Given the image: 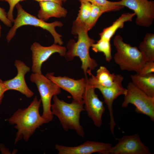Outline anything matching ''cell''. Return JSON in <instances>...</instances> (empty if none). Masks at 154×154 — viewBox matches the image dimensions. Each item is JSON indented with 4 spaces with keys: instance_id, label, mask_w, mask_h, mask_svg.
<instances>
[{
    "instance_id": "obj_1",
    "label": "cell",
    "mask_w": 154,
    "mask_h": 154,
    "mask_svg": "<svg viewBox=\"0 0 154 154\" xmlns=\"http://www.w3.org/2000/svg\"><path fill=\"white\" fill-rule=\"evenodd\" d=\"M41 101L35 96L30 104L24 109H19L6 120L17 130L15 139L16 144L23 138L27 141L35 130L43 124L48 123L41 116L39 109Z\"/></svg>"
},
{
    "instance_id": "obj_2",
    "label": "cell",
    "mask_w": 154,
    "mask_h": 154,
    "mask_svg": "<svg viewBox=\"0 0 154 154\" xmlns=\"http://www.w3.org/2000/svg\"><path fill=\"white\" fill-rule=\"evenodd\" d=\"M88 32L83 24L73 22L72 33L78 35V40L76 42L73 40L70 41L67 45L68 50L64 56L68 61L72 60L76 56L78 57L82 62L81 68L86 77L87 74L90 75L91 71L98 66L96 60L90 55V48L95 41L89 37Z\"/></svg>"
},
{
    "instance_id": "obj_3",
    "label": "cell",
    "mask_w": 154,
    "mask_h": 154,
    "mask_svg": "<svg viewBox=\"0 0 154 154\" xmlns=\"http://www.w3.org/2000/svg\"><path fill=\"white\" fill-rule=\"evenodd\" d=\"M53 100L52 113L58 117L63 129L74 130L79 136L84 137L85 132L80 122L81 113L85 110L83 102L73 100L68 103L60 100L56 95L53 96Z\"/></svg>"
},
{
    "instance_id": "obj_4",
    "label": "cell",
    "mask_w": 154,
    "mask_h": 154,
    "mask_svg": "<svg viewBox=\"0 0 154 154\" xmlns=\"http://www.w3.org/2000/svg\"><path fill=\"white\" fill-rule=\"evenodd\" d=\"M113 43L116 50L114 60L121 69L139 73L147 61L139 49L124 42L119 35L115 37Z\"/></svg>"
},
{
    "instance_id": "obj_5",
    "label": "cell",
    "mask_w": 154,
    "mask_h": 154,
    "mask_svg": "<svg viewBox=\"0 0 154 154\" xmlns=\"http://www.w3.org/2000/svg\"><path fill=\"white\" fill-rule=\"evenodd\" d=\"M15 7L17 11V16L13 26L7 35L6 38L8 42L13 38L19 28L23 25H30L47 30L53 37L54 44L60 45L63 44L62 35L57 32L55 29L56 27H60L63 25L61 22L56 21L51 23H47L26 12L19 3Z\"/></svg>"
},
{
    "instance_id": "obj_6",
    "label": "cell",
    "mask_w": 154,
    "mask_h": 154,
    "mask_svg": "<svg viewBox=\"0 0 154 154\" xmlns=\"http://www.w3.org/2000/svg\"><path fill=\"white\" fill-rule=\"evenodd\" d=\"M30 80L36 84L40 95L43 107L42 116L49 123L53 118L51 109V99L61 93V88L42 73L32 74Z\"/></svg>"
},
{
    "instance_id": "obj_7",
    "label": "cell",
    "mask_w": 154,
    "mask_h": 154,
    "mask_svg": "<svg viewBox=\"0 0 154 154\" xmlns=\"http://www.w3.org/2000/svg\"><path fill=\"white\" fill-rule=\"evenodd\" d=\"M122 107L127 108L129 104L135 107V112L149 117L154 121V97H150L136 87L131 82L127 86Z\"/></svg>"
},
{
    "instance_id": "obj_8",
    "label": "cell",
    "mask_w": 154,
    "mask_h": 154,
    "mask_svg": "<svg viewBox=\"0 0 154 154\" xmlns=\"http://www.w3.org/2000/svg\"><path fill=\"white\" fill-rule=\"evenodd\" d=\"M121 6L133 11L136 16L135 23L138 25L148 27L154 19V2L148 0H121L117 2Z\"/></svg>"
},
{
    "instance_id": "obj_9",
    "label": "cell",
    "mask_w": 154,
    "mask_h": 154,
    "mask_svg": "<svg viewBox=\"0 0 154 154\" xmlns=\"http://www.w3.org/2000/svg\"><path fill=\"white\" fill-rule=\"evenodd\" d=\"M87 78L82 98L84 109L94 125L100 128L102 123V117L105 108L103 102L95 93L96 88L88 83Z\"/></svg>"
},
{
    "instance_id": "obj_10",
    "label": "cell",
    "mask_w": 154,
    "mask_h": 154,
    "mask_svg": "<svg viewBox=\"0 0 154 154\" xmlns=\"http://www.w3.org/2000/svg\"><path fill=\"white\" fill-rule=\"evenodd\" d=\"M114 146H111L103 154H150L149 149L141 141L137 133L125 135L118 139Z\"/></svg>"
},
{
    "instance_id": "obj_11",
    "label": "cell",
    "mask_w": 154,
    "mask_h": 154,
    "mask_svg": "<svg viewBox=\"0 0 154 154\" xmlns=\"http://www.w3.org/2000/svg\"><path fill=\"white\" fill-rule=\"evenodd\" d=\"M32 52V71L33 73H42L41 66L43 62L55 53H58L61 56H65L66 48L59 44H54L50 46H44L39 43L35 42L31 45Z\"/></svg>"
},
{
    "instance_id": "obj_12",
    "label": "cell",
    "mask_w": 154,
    "mask_h": 154,
    "mask_svg": "<svg viewBox=\"0 0 154 154\" xmlns=\"http://www.w3.org/2000/svg\"><path fill=\"white\" fill-rule=\"evenodd\" d=\"M124 77L121 75H116V81L114 84L109 87L98 86L104 99V102L107 106L109 112L110 121L108 124L111 133L114 134V129L116 125L113 115V104L114 100L121 95H125L127 92L126 88L122 85Z\"/></svg>"
},
{
    "instance_id": "obj_13",
    "label": "cell",
    "mask_w": 154,
    "mask_h": 154,
    "mask_svg": "<svg viewBox=\"0 0 154 154\" xmlns=\"http://www.w3.org/2000/svg\"><path fill=\"white\" fill-rule=\"evenodd\" d=\"M45 76L56 84L61 88L68 92L73 100L83 102V95L86 84L85 78L76 80L66 76H55L53 73H47Z\"/></svg>"
},
{
    "instance_id": "obj_14",
    "label": "cell",
    "mask_w": 154,
    "mask_h": 154,
    "mask_svg": "<svg viewBox=\"0 0 154 154\" xmlns=\"http://www.w3.org/2000/svg\"><path fill=\"white\" fill-rule=\"evenodd\" d=\"M112 146L109 143L87 141L76 146H66L56 144L55 147L59 154H91L96 152L103 154Z\"/></svg>"
},
{
    "instance_id": "obj_15",
    "label": "cell",
    "mask_w": 154,
    "mask_h": 154,
    "mask_svg": "<svg viewBox=\"0 0 154 154\" xmlns=\"http://www.w3.org/2000/svg\"><path fill=\"white\" fill-rule=\"evenodd\" d=\"M14 65L17 71V75L12 79L3 81L7 91L15 90L27 98H31L34 93L28 87L25 78L26 74L30 70V67L20 60H16Z\"/></svg>"
},
{
    "instance_id": "obj_16",
    "label": "cell",
    "mask_w": 154,
    "mask_h": 154,
    "mask_svg": "<svg viewBox=\"0 0 154 154\" xmlns=\"http://www.w3.org/2000/svg\"><path fill=\"white\" fill-rule=\"evenodd\" d=\"M39 4L40 9L37 17L42 20L45 21L51 17H64L67 15V10L57 3L46 1L39 2Z\"/></svg>"
},
{
    "instance_id": "obj_17",
    "label": "cell",
    "mask_w": 154,
    "mask_h": 154,
    "mask_svg": "<svg viewBox=\"0 0 154 154\" xmlns=\"http://www.w3.org/2000/svg\"><path fill=\"white\" fill-rule=\"evenodd\" d=\"M91 77L87 78L88 83L95 88L98 86L109 87L112 86L116 81V75L111 73L105 67L102 66L96 71V75L92 74Z\"/></svg>"
},
{
    "instance_id": "obj_18",
    "label": "cell",
    "mask_w": 154,
    "mask_h": 154,
    "mask_svg": "<svg viewBox=\"0 0 154 154\" xmlns=\"http://www.w3.org/2000/svg\"><path fill=\"white\" fill-rule=\"evenodd\" d=\"M132 83L148 96L154 97V74L142 76L139 74L131 75Z\"/></svg>"
},
{
    "instance_id": "obj_19",
    "label": "cell",
    "mask_w": 154,
    "mask_h": 154,
    "mask_svg": "<svg viewBox=\"0 0 154 154\" xmlns=\"http://www.w3.org/2000/svg\"><path fill=\"white\" fill-rule=\"evenodd\" d=\"M135 15V14L134 13H126L122 14L111 26L103 30L100 34V39L110 40L111 38L117 30L123 28L125 22L132 21Z\"/></svg>"
},
{
    "instance_id": "obj_20",
    "label": "cell",
    "mask_w": 154,
    "mask_h": 154,
    "mask_svg": "<svg viewBox=\"0 0 154 154\" xmlns=\"http://www.w3.org/2000/svg\"><path fill=\"white\" fill-rule=\"evenodd\" d=\"M139 49L146 61H154V34L147 33L140 43Z\"/></svg>"
},
{
    "instance_id": "obj_21",
    "label": "cell",
    "mask_w": 154,
    "mask_h": 154,
    "mask_svg": "<svg viewBox=\"0 0 154 154\" xmlns=\"http://www.w3.org/2000/svg\"><path fill=\"white\" fill-rule=\"evenodd\" d=\"M80 2L86 1L90 2L98 7L104 13L119 11L124 7L118 5L117 2L107 0H79Z\"/></svg>"
},
{
    "instance_id": "obj_22",
    "label": "cell",
    "mask_w": 154,
    "mask_h": 154,
    "mask_svg": "<svg viewBox=\"0 0 154 154\" xmlns=\"http://www.w3.org/2000/svg\"><path fill=\"white\" fill-rule=\"evenodd\" d=\"M92 50L96 52H102L105 57L106 61L110 62L112 58L110 40L100 39L92 46Z\"/></svg>"
},
{
    "instance_id": "obj_23",
    "label": "cell",
    "mask_w": 154,
    "mask_h": 154,
    "mask_svg": "<svg viewBox=\"0 0 154 154\" xmlns=\"http://www.w3.org/2000/svg\"><path fill=\"white\" fill-rule=\"evenodd\" d=\"M80 2L81 5L79 13L74 21L78 23L84 24L90 14L92 5L90 2L86 1H82Z\"/></svg>"
},
{
    "instance_id": "obj_24",
    "label": "cell",
    "mask_w": 154,
    "mask_h": 154,
    "mask_svg": "<svg viewBox=\"0 0 154 154\" xmlns=\"http://www.w3.org/2000/svg\"><path fill=\"white\" fill-rule=\"evenodd\" d=\"M92 5L90 14L84 24L85 28L88 31L94 26L99 17L103 13L98 7L93 4Z\"/></svg>"
},
{
    "instance_id": "obj_25",
    "label": "cell",
    "mask_w": 154,
    "mask_h": 154,
    "mask_svg": "<svg viewBox=\"0 0 154 154\" xmlns=\"http://www.w3.org/2000/svg\"><path fill=\"white\" fill-rule=\"evenodd\" d=\"M26 0H0V1H4L7 2L9 5V10L7 13V18L12 23L14 21L13 15V11L14 7L20 1Z\"/></svg>"
},
{
    "instance_id": "obj_26",
    "label": "cell",
    "mask_w": 154,
    "mask_h": 154,
    "mask_svg": "<svg viewBox=\"0 0 154 154\" xmlns=\"http://www.w3.org/2000/svg\"><path fill=\"white\" fill-rule=\"evenodd\" d=\"M154 72V61H147L143 66L140 72L138 74L144 76Z\"/></svg>"
},
{
    "instance_id": "obj_27",
    "label": "cell",
    "mask_w": 154,
    "mask_h": 154,
    "mask_svg": "<svg viewBox=\"0 0 154 154\" xmlns=\"http://www.w3.org/2000/svg\"><path fill=\"white\" fill-rule=\"evenodd\" d=\"M0 20L7 27H12V23L7 18V13L5 10L0 7Z\"/></svg>"
},
{
    "instance_id": "obj_28",
    "label": "cell",
    "mask_w": 154,
    "mask_h": 154,
    "mask_svg": "<svg viewBox=\"0 0 154 154\" xmlns=\"http://www.w3.org/2000/svg\"><path fill=\"white\" fill-rule=\"evenodd\" d=\"M7 91L4 84L3 81L0 79V104L2 102L4 93Z\"/></svg>"
},
{
    "instance_id": "obj_29",
    "label": "cell",
    "mask_w": 154,
    "mask_h": 154,
    "mask_svg": "<svg viewBox=\"0 0 154 154\" xmlns=\"http://www.w3.org/2000/svg\"><path fill=\"white\" fill-rule=\"evenodd\" d=\"M38 2L42 1H53L56 3H58L59 4L62 5V2H64V0H33Z\"/></svg>"
},
{
    "instance_id": "obj_30",
    "label": "cell",
    "mask_w": 154,
    "mask_h": 154,
    "mask_svg": "<svg viewBox=\"0 0 154 154\" xmlns=\"http://www.w3.org/2000/svg\"><path fill=\"white\" fill-rule=\"evenodd\" d=\"M1 29H2V28L0 24V38H1Z\"/></svg>"
},
{
    "instance_id": "obj_31",
    "label": "cell",
    "mask_w": 154,
    "mask_h": 154,
    "mask_svg": "<svg viewBox=\"0 0 154 154\" xmlns=\"http://www.w3.org/2000/svg\"><path fill=\"white\" fill-rule=\"evenodd\" d=\"M67 0H64V2H65Z\"/></svg>"
}]
</instances>
